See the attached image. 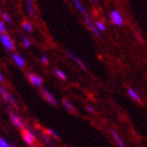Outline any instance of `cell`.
I'll return each mask as SVG.
<instances>
[{
  "label": "cell",
  "instance_id": "8992f818",
  "mask_svg": "<svg viewBox=\"0 0 147 147\" xmlns=\"http://www.w3.org/2000/svg\"><path fill=\"white\" fill-rule=\"evenodd\" d=\"M9 119L12 121L13 125L16 126V127H18V128H21L23 129L24 128V124H23V121H22L18 116H16L15 113H9Z\"/></svg>",
  "mask_w": 147,
  "mask_h": 147
},
{
  "label": "cell",
  "instance_id": "2e32d148",
  "mask_svg": "<svg viewBox=\"0 0 147 147\" xmlns=\"http://www.w3.org/2000/svg\"><path fill=\"white\" fill-rule=\"evenodd\" d=\"M96 28H97L99 32H104L105 30H106V28H105V24L102 21L97 22V24H96Z\"/></svg>",
  "mask_w": 147,
  "mask_h": 147
},
{
  "label": "cell",
  "instance_id": "44dd1931",
  "mask_svg": "<svg viewBox=\"0 0 147 147\" xmlns=\"http://www.w3.org/2000/svg\"><path fill=\"white\" fill-rule=\"evenodd\" d=\"M2 18L4 21L9 22V23H12V19H11V17L9 16L7 13H2Z\"/></svg>",
  "mask_w": 147,
  "mask_h": 147
},
{
  "label": "cell",
  "instance_id": "52a82bcc",
  "mask_svg": "<svg viewBox=\"0 0 147 147\" xmlns=\"http://www.w3.org/2000/svg\"><path fill=\"white\" fill-rule=\"evenodd\" d=\"M12 60H13V62H14V63H15V64L17 65L19 68H23L25 66L24 59L22 58V57L19 55V54H17V53H14V54H12Z\"/></svg>",
  "mask_w": 147,
  "mask_h": 147
},
{
  "label": "cell",
  "instance_id": "3957f363",
  "mask_svg": "<svg viewBox=\"0 0 147 147\" xmlns=\"http://www.w3.org/2000/svg\"><path fill=\"white\" fill-rule=\"evenodd\" d=\"M109 18H110V20H111V22H113V24L118 25V26H121V25L123 24V22H124L122 15H121L117 9H113V11L110 12Z\"/></svg>",
  "mask_w": 147,
  "mask_h": 147
},
{
  "label": "cell",
  "instance_id": "d6986e66",
  "mask_svg": "<svg viewBox=\"0 0 147 147\" xmlns=\"http://www.w3.org/2000/svg\"><path fill=\"white\" fill-rule=\"evenodd\" d=\"M22 44H23L24 47H30L32 43H31V41L26 38V37H23V38H22Z\"/></svg>",
  "mask_w": 147,
  "mask_h": 147
},
{
  "label": "cell",
  "instance_id": "ffe728a7",
  "mask_svg": "<svg viewBox=\"0 0 147 147\" xmlns=\"http://www.w3.org/2000/svg\"><path fill=\"white\" fill-rule=\"evenodd\" d=\"M5 31H6V26L4 24V22L2 20H0V35L5 34Z\"/></svg>",
  "mask_w": 147,
  "mask_h": 147
},
{
  "label": "cell",
  "instance_id": "ba28073f",
  "mask_svg": "<svg viewBox=\"0 0 147 147\" xmlns=\"http://www.w3.org/2000/svg\"><path fill=\"white\" fill-rule=\"evenodd\" d=\"M0 96H2V98L5 100V101H7L9 103H11V104L15 105L16 104V101L15 99L13 98V96L9 94V92H7L4 88H2V87H0Z\"/></svg>",
  "mask_w": 147,
  "mask_h": 147
},
{
  "label": "cell",
  "instance_id": "f1b7e54d",
  "mask_svg": "<svg viewBox=\"0 0 147 147\" xmlns=\"http://www.w3.org/2000/svg\"><path fill=\"white\" fill-rule=\"evenodd\" d=\"M0 14H1V13H0Z\"/></svg>",
  "mask_w": 147,
  "mask_h": 147
},
{
  "label": "cell",
  "instance_id": "277c9868",
  "mask_svg": "<svg viewBox=\"0 0 147 147\" xmlns=\"http://www.w3.org/2000/svg\"><path fill=\"white\" fill-rule=\"evenodd\" d=\"M28 80H30V82H31L34 86H36V87H42L43 79L40 76H38V75H36V74L28 73Z\"/></svg>",
  "mask_w": 147,
  "mask_h": 147
},
{
  "label": "cell",
  "instance_id": "d4e9b609",
  "mask_svg": "<svg viewBox=\"0 0 147 147\" xmlns=\"http://www.w3.org/2000/svg\"><path fill=\"white\" fill-rule=\"evenodd\" d=\"M85 108H86V110H87V111H89V113H94V111H95V109H94V107H92V106H88V105H87Z\"/></svg>",
  "mask_w": 147,
  "mask_h": 147
},
{
  "label": "cell",
  "instance_id": "7c38bea8",
  "mask_svg": "<svg viewBox=\"0 0 147 147\" xmlns=\"http://www.w3.org/2000/svg\"><path fill=\"white\" fill-rule=\"evenodd\" d=\"M62 104H63V106H64L68 111H71V113H74V111H75V107H74V105L71 104L68 100H66V99H63V100H62Z\"/></svg>",
  "mask_w": 147,
  "mask_h": 147
},
{
  "label": "cell",
  "instance_id": "cb8c5ba5",
  "mask_svg": "<svg viewBox=\"0 0 147 147\" xmlns=\"http://www.w3.org/2000/svg\"><path fill=\"white\" fill-rule=\"evenodd\" d=\"M41 62H42L43 64L47 65V64H49V58H47V57H46V56L44 55V56H42V57H41Z\"/></svg>",
  "mask_w": 147,
  "mask_h": 147
},
{
  "label": "cell",
  "instance_id": "484cf974",
  "mask_svg": "<svg viewBox=\"0 0 147 147\" xmlns=\"http://www.w3.org/2000/svg\"><path fill=\"white\" fill-rule=\"evenodd\" d=\"M135 36L137 37V38H138V40L140 41V42H143V39H142L141 36H140V35H139L138 33H135Z\"/></svg>",
  "mask_w": 147,
  "mask_h": 147
},
{
  "label": "cell",
  "instance_id": "9c48e42d",
  "mask_svg": "<svg viewBox=\"0 0 147 147\" xmlns=\"http://www.w3.org/2000/svg\"><path fill=\"white\" fill-rule=\"evenodd\" d=\"M66 55L68 56V57H69V58L71 59V60H73L74 62H75V63H77V64L79 65L80 67L82 68L83 71H86V67H85V65L83 64V62L81 61V60H80L79 58H77L76 56H74L73 54H71V52H69V51H66Z\"/></svg>",
  "mask_w": 147,
  "mask_h": 147
},
{
  "label": "cell",
  "instance_id": "e0dca14e",
  "mask_svg": "<svg viewBox=\"0 0 147 147\" xmlns=\"http://www.w3.org/2000/svg\"><path fill=\"white\" fill-rule=\"evenodd\" d=\"M22 26H23V28H24L26 32H32V30H33V26H32V24L28 21L23 22V23H22Z\"/></svg>",
  "mask_w": 147,
  "mask_h": 147
},
{
  "label": "cell",
  "instance_id": "6da1fadb",
  "mask_svg": "<svg viewBox=\"0 0 147 147\" xmlns=\"http://www.w3.org/2000/svg\"><path fill=\"white\" fill-rule=\"evenodd\" d=\"M22 138H23V141L30 146H34V144L36 143V137L34 136V134L25 128L22 129Z\"/></svg>",
  "mask_w": 147,
  "mask_h": 147
},
{
  "label": "cell",
  "instance_id": "9a60e30c",
  "mask_svg": "<svg viewBox=\"0 0 147 147\" xmlns=\"http://www.w3.org/2000/svg\"><path fill=\"white\" fill-rule=\"evenodd\" d=\"M28 13H30V15L31 16H34L35 14V6H34V3L32 0H28Z\"/></svg>",
  "mask_w": 147,
  "mask_h": 147
},
{
  "label": "cell",
  "instance_id": "30bf717a",
  "mask_svg": "<svg viewBox=\"0 0 147 147\" xmlns=\"http://www.w3.org/2000/svg\"><path fill=\"white\" fill-rule=\"evenodd\" d=\"M84 18H85V22H86V24H87V26L89 28V30H90V31H92L96 36H99V31L96 28V26L94 25V23H92V20L89 19L88 16H84Z\"/></svg>",
  "mask_w": 147,
  "mask_h": 147
},
{
  "label": "cell",
  "instance_id": "7402d4cb",
  "mask_svg": "<svg viewBox=\"0 0 147 147\" xmlns=\"http://www.w3.org/2000/svg\"><path fill=\"white\" fill-rule=\"evenodd\" d=\"M0 147H11L5 139L0 138Z\"/></svg>",
  "mask_w": 147,
  "mask_h": 147
},
{
  "label": "cell",
  "instance_id": "5bb4252c",
  "mask_svg": "<svg viewBox=\"0 0 147 147\" xmlns=\"http://www.w3.org/2000/svg\"><path fill=\"white\" fill-rule=\"evenodd\" d=\"M127 92H128V95L130 96V97H131V98L134 99L135 101H137V102L141 101V98L139 97L138 94H137V92H136L132 88H128V89H127Z\"/></svg>",
  "mask_w": 147,
  "mask_h": 147
},
{
  "label": "cell",
  "instance_id": "83f0119b",
  "mask_svg": "<svg viewBox=\"0 0 147 147\" xmlns=\"http://www.w3.org/2000/svg\"><path fill=\"white\" fill-rule=\"evenodd\" d=\"M9 146H11V147H17L15 144H14V143H13V144H11V145H9Z\"/></svg>",
  "mask_w": 147,
  "mask_h": 147
},
{
  "label": "cell",
  "instance_id": "4fadbf2b",
  "mask_svg": "<svg viewBox=\"0 0 147 147\" xmlns=\"http://www.w3.org/2000/svg\"><path fill=\"white\" fill-rule=\"evenodd\" d=\"M74 3H75V5H76L77 9H79V11L82 13L83 15H84V16H88V15H87V12H86L85 7H84L82 4H81V2H80V1H78V0H75V1H74Z\"/></svg>",
  "mask_w": 147,
  "mask_h": 147
},
{
  "label": "cell",
  "instance_id": "7a4b0ae2",
  "mask_svg": "<svg viewBox=\"0 0 147 147\" xmlns=\"http://www.w3.org/2000/svg\"><path fill=\"white\" fill-rule=\"evenodd\" d=\"M0 41L2 43V45L5 47L7 51H14V41L12 38L7 34H1L0 35Z\"/></svg>",
  "mask_w": 147,
  "mask_h": 147
},
{
  "label": "cell",
  "instance_id": "ac0fdd59",
  "mask_svg": "<svg viewBox=\"0 0 147 147\" xmlns=\"http://www.w3.org/2000/svg\"><path fill=\"white\" fill-rule=\"evenodd\" d=\"M55 73H56V75H57V76H58L61 80H66V75H65V74L63 73L61 69H58V68H57V69L55 71Z\"/></svg>",
  "mask_w": 147,
  "mask_h": 147
},
{
  "label": "cell",
  "instance_id": "5b68a950",
  "mask_svg": "<svg viewBox=\"0 0 147 147\" xmlns=\"http://www.w3.org/2000/svg\"><path fill=\"white\" fill-rule=\"evenodd\" d=\"M40 92H41V95H42L44 100H46V101L49 102V103H51L52 105H57V100H56L55 97H54L49 90H46V89H44V88H41Z\"/></svg>",
  "mask_w": 147,
  "mask_h": 147
},
{
  "label": "cell",
  "instance_id": "603a6c76",
  "mask_svg": "<svg viewBox=\"0 0 147 147\" xmlns=\"http://www.w3.org/2000/svg\"><path fill=\"white\" fill-rule=\"evenodd\" d=\"M46 132H47L49 136H52V137H54V138H56V139H58V135H57V134H56V132L54 131L53 129L47 128V129H46Z\"/></svg>",
  "mask_w": 147,
  "mask_h": 147
},
{
  "label": "cell",
  "instance_id": "4316f807",
  "mask_svg": "<svg viewBox=\"0 0 147 147\" xmlns=\"http://www.w3.org/2000/svg\"><path fill=\"white\" fill-rule=\"evenodd\" d=\"M3 81V76H2V74H1V71H0V82H2Z\"/></svg>",
  "mask_w": 147,
  "mask_h": 147
},
{
  "label": "cell",
  "instance_id": "8fae6325",
  "mask_svg": "<svg viewBox=\"0 0 147 147\" xmlns=\"http://www.w3.org/2000/svg\"><path fill=\"white\" fill-rule=\"evenodd\" d=\"M111 135H113V139L116 140V142L118 143V144H119V146H120V147H126V146H125V144H124V142L122 141V139L120 138L119 135H118V134H117V132L115 131L113 129L111 130Z\"/></svg>",
  "mask_w": 147,
  "mask_h": 147
}]
</instances>
